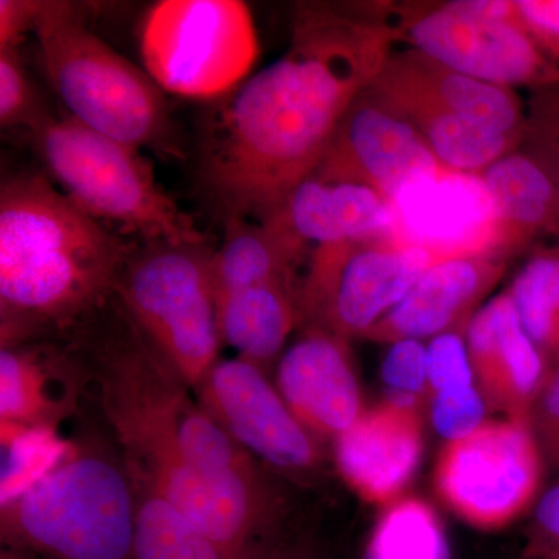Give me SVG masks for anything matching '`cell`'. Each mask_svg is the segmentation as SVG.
Wrapping results in <instances>:
<instances>
[{"label": "cell", "mask_w": 559, "mask_h": 559, "mask_svg": "<svg viewBox=\"0 0 559 559\" xmlns=\"http://www.w3.org/2000/svg\"><path fill=\"white\" fill-rule=\"evenodd\" d=\"M395 43L380 7H297L288 50L219 98L202 134L200 182L224 221L278 215Z\"/></svg>", "instance_id": "6da1fadb"}, {"label": "cell", "mask_w": 559, "mask_h": 559, "mask_svg": "<svg viewBox=\"0 0 559 559\" xmlns=\"http://www.w3.org/2000/svg\"><path fill=\"white\" fill-rule=\"evenodd\" d=\"M127 323L128 336L94 348L103 409L123 462L134 481L171 503L227 558L240 559L263 525L259 484L252 477L210 479L191 468L187 451L207 412Z\"/></svg>", "instance_id": "7a4b0ae2"}, {"label": "cell", "mask_w": 559, "mask_h": 559, "mask_svg": "<svg viewBox=\"0 0 559 559\" xmlns=\"http://www.w3.org/2000/svg\"><path fill=\"white\" fill-rule=\"evenodd\" d=\"M132 246L39 175L0 187L2 347L68 330L114 296Z\"/></svg>", "instance_id": "3957f363"}, {"label": "cell", "mask_w": 559, "mask_h": 559, "mask_svg": "<svg viewBox=\"0 0 559 559\" xmlns=\"http://www.w3.org/2000/svg\"><path fill=\"white\" fill-rule=\"evenodd\" d=\"M35 36L47 79L69 117L131 148L178 154L167 95L145 68L87 27L80 5L44 0Z\"/></svg>", "instance_id": "277c9868"}, {"label": "cell", "mask_w": 559, "mask_h": 559, "mask_svg": "<svg viewBox=\"0 0 559 559\" xmlns=\"http://www.w3.org/2000/svg\"><path fill=\"white\" fill-rule=\"evenodd\" d=\"M135 522L127 463L81 448L0 511L5 547L46 559H134Z\"/></svg>", "instance_id": "5b68a950"}, {"label": "cell", "mask_w": 559, "mask_h": 559, "mask_svg": "<svg viewBox=\"0 0 559 559\" xmlns=\"http://www.w3.org/2000/svg\"><path fill=\"white\" fill-rule=\"evenodd\" d=\"M31 134L55 186L92 218L142 241L209 242L189 213L162 189L142 151L69 116L51 114Z\"/></svg>", "instance_id": "8992f818"}, {"label": "cell", "mask_w": 559, "mask_h": 559, "mask_svg": "<svg viewBox=\"0 0 559 559\" xmlns=\"http://www.w3.org/2000/svg\"><path fill=\"white\" fill-rule=\"evenodd\" d=\"M132 246L114 288L123 318L191 390L218 362V307L210 242Z\"/></svg>", "instance_id": "52a82bcc"}, {"label": "cell", "mask_w": 559, "mask_h": 559, "mask_svg": "<svg viewBox=\"0 0 559 559\" xmlns=\"http://www.w3.org/2000/svg\"><path fill=\"white\" fill-rule=\"evenodd\" d=\"M140 53L165 94L218 100L250 76L259 38L240 0H162L143 17Z\"/></svg>", "instance_id": "ba28073f"}, {"label": "cell", "mask_w": 559, "mask_h": 559, "mask_svg": "<svg viewBox=\"0 0 559 559\" xmlns=\"http://www.w3.org/2000/svg\"><path fill=\"white\" fill-rule=\"evenodd\" d=\"M547 471L532 423L502 417L447 441L433 485L460 521L480 532H498L535 507Z\"/></svg>", "instance_id": "9c48e42d"}, {"label": "cell", "mask_w": 559, "mask_h": 559, "mask_svg": "<svg viewBox=\"0 0 559 559\" xmlns=\"http://www.w3.org/2000/svg\"><path fill=\"white\" fill-rule=\"evenodd\" d=\"M433 264L393 234L316 246L300 278L301 329L364 337Z\"/></svg>", "instance_id": "30bf717a"}, {"label": "cell", "mask_w": 559, "mask_h": 559, "mask_svg": "<svg viewBox=\"0 0 559 559\" xmlns=\"http://www.w3.org/2000/svg\"><path fill=\"white\" fill-rule=\"evenodd\" d=\"M384 17L411 49L465 75L535 91L559 84L557 66L518 25L476 16L455 2L388 9Z\"/></svg>", "instance_id": "8fae6325"}, {"label": "cell", "mask_w": 559, "mask_h": 559, "mask_svg": "<svg viewBox=\"0 0 559 559\" xmlns=\"http://www.w3.org/2000/svg\"><path fill=\"white\" fill-rule=\"evenodd\" d=\"M194 392L202 409L264 468L305 479L322 466L320 440L257 364L219 359Z\"/></svg>", "instance_id": "7c38bea8"}, {"label": "cell", "mask_w": 559, "mask_h": 559, "mask_svg": "<svg viewBox=\"0 0 559 559\" xmlns=\"http://www.w3.org/2000/svg\"><path fill=\"white\" fill-rule=\"evenodd\" d=\"M450 171L423 135L369 90L349 106L312 175L362 183L392 202L419 180Z\"/></svg>", "instance_id": "4fadbf2b"}, {"label": "cell", "mask_w": 559, "mask_h": 559, "mask_svg": "<svg viewBox=\"0 0 559 559\" xmlns=\"http://www.w3.org/2000/svg\"><path fill=\"white\" fill-rule=\"evenodd\" d=\"M392 234L437 263L496 259L498 221L480 176L443 171L407 187L393 201Z\"/></svg>", "instance_id": "5bb4252c"}, {"label": "cell", "mask_w": 559, "mask_h": 559, "mask_svg": "<svg viewBox=\"0 0 559 559\" xmlns=\"http://www.w3.org/2000/svg\"><path fill=\"white\" fill-rule=\"evenodd\" d=\"M425 452L419 401L388 396L367 407L352 428L334 440L342 479L364 502L385 507L404 498Z\"/></svg>", "instance_id": "9a60e30c"}, {"label": "cell", "mask_w": 559, "mask_h": 559, "mask_svg": "<svg viewBox=\"0 0 559 559\" xmlns=\"http://www.w3.org/2000/svg\"><path fill=\"white\" fill-rule=\"evenodd\" d=\"M275 388L319 440H336L367 409L348 341L318 326L280 356Z\"/></svg>", "instance_id": "2e32d148"}, {"label": "cell", "mask_w": 559, "mask_h": 559, "mask_svg": "<svg viewBox=\"0 0 559 559\" xmlns=\"http://www.w3.org/2000/svg\"><path fill=\"white\" fill-rule=\"evenodd\" d=\"M465 340L477 388L489 409L530 421L550 364L522 329L509 289L474 312Z\"/></svg>", "instance_id": "e0dca14e"}, {"label": "cell", "mask_w": 559, "mask_h": 559, "mask_svg": "<svg viewBox=\"0 0 559 559\" xmlns=\"http://www.w3.org/2000/svg\"><path fill=\"white\" fill-rule=\"evenodd\" d=\"M506 271V260L481 257L433 264L364 340L393 344L432 340L447 331L466 330L477 305L498 285Z\"/></svg>", "instance_id": "ac0fdd59"}, {"label": "cell", "mask_w": 559, "mask_h": 559, "mask_svg": "<svg viewBox=\"0 0 559 559\" xmlns=\"http://www.w3.org/2000/svg\"><path fill=\"white\" fill-rule=\"evenodd\" d=\"M369 91L381 98L428 103L514 138H524L527 109L513 87L465 75L415 49L393 50Z\"/></svg>", "instance_id": "d6986e66"}, {"label": "cell", "mask_w": 559, "mask_h": 559, "mask_svg": "<svg viewBox=\"0 0 559 559\" xmlns=\"http://www.w3.org/2000/svg\"><path fill=\"white\" fill-rule=\"evenodd\" d=\"M79 367L64 356L25 344L0 352L2 443L31 430H51L75 409Z\"/></svg>", "instance_id": "ffe728a7"}, {"label": "cell", "mask_w": 559, "mask_h": 559, "mask_svg": "<svg viewBox=\"0 0 559 559\" xmlns=\"http://www.w3.org/2000/svg\"><path fill=\"white\" fill-rule=\"evenodd\" d=\"M310 248L392 234V202L362 183L311 175L300 182L277 216Z\"/></svg>", "instance_id": "44dd1931"}, {"label": "cell", "mask_w": 559, "mask_h": 559, "mask_svg": "<svg viewBox=\"0 0 559 559\" xmlns=\"http://www.w3.org/2000/svg\"><path fill=\"white\" fill-rule=\"evenodd\" d=\"M480 179L498 221L496 257L509 259L535 238L559 229V187L518 150L492 164Z\"/></svg>", "instance_id": "7402d4cb"}, {"label": "cell", "mask_w": 559, "mask_h": 559, "mask_svg": "<svg viewBox=\"0 0 559 559\" xmlns=\"http://www.w3.org/2000/svg\"><path fill=\"white\" fill-rule=\"evenodd\" d=\"M224 238L213 252L212 272L218 301L231 294L277 282L299 278L310 246L305 245L277 218L224 221Z\"/></svg>", "instance_id": "603a6c76"}, {"label": "cell", "mask_w": 559, "mask_h": 559, "mask_svg": "<svg viewBox=\"0 0 559 559\" xmlns=\"http://www.w3.org/2000/svg\"><path fill=\"white\" fill-rule=\"evenodd\" d=\"M301 323L300 278L264 283L218 301L221 344L261 369L283 355Z\"/></svg>", "instance_id": "cb8c5ba5"}, {"label": "cell", "mask_w": 559, "mask_h": 559, "mask_svg": "<svg viewBox=\"0 0 559 559\" xmlns=\"http://www.w3.org/2000/svg\"><path fill=\"white\" fill-rule=\"evenodd\" d=\"M371 95L411 121L447 170L479 176L502 157L520 150V138L450 110L411 98Z\"/></svg>", "instance_id": "d4e9b609"}, {"label": "cell", "mask_w": 559, "mask_h": 559, "mask_svg": "<svg viewBox=\"0 0 559 559\" xmlns=\"http://www.w3.org/2000/svg\"><path fill=\"white\" fill-rule=\"evenodd\" d=\"M360 559H452L451 544L437 510L406 495L381 509Z\"/></svg>", "instance_id": "484cf974"}, {"label": "cell", "mask_w": 559, "mask_h": 559, "mask_svg": "<svg viewBox=\"0 0 559 559\" xmlns=\"http://www.w3.org/2000/svg\"><path fill=\"white\" fill-rule=\"evenodd\" d=\"M134 484L138 489L134 559H227L218 546L171 503L138 481Z\"/></svg>", "instance_id": "4316f807"}, {"label": "cell", "mask_w": 559, "mask_h": 559, "mask_svg": "<svg viewBox=\"0 0 559 559\" xmlns=\"http://www.w3.org/2000/svg\"><path fill=\"white\" fill-rule=\"evenodd\" d=\"M511 299L522 329L544 358L559 362V255L532 257L510 285Z\"/></svg>", "instance_id": "83f0119b"}, {"label": "cell", "mask_w": 559, "mask_h": 559, "mask_svg": "<svg viewBox=\"0 0 559 559\" xmlns=\"http://www.w3.org/2000/svg\"><path fill=\"white\" fill-rule=\"evenodd\" d=\"M50 116L20 49L0 50V127H20L31 132Z\"/></svg>", "instance_id": "f1b7e54d"}, {"label": "cell", "mask_w": 559, "mask_h": 559, "mask_svg": "<svg viewBox=\"0 0 559 559\" xmlns=\"http://www.w3.org/2000/svg\"><path fill=\"white\" fill-rule=\"evenodd\" d=\"M520 151L559 187V84L533 92Z\"/></svg>", "instance_id": "f546056e"}, {"label": "cell", "mask_w": 559, "mask_h": 559, "mask_svg": "<svg viewBox=\"0 0 559 559\" xmlns=\"http://www.w3.org/2000/svg\"><path fill=\"white\" fill-rule=\"evenodd\" d=\"M488 411L487 400L477 385L430 395V421L444 443L479 429L487 421Z\"/></svg>", "instance_id": "4dcf8cb0"}, {"label": "cell", "mask_w": 559, "mask_h": 559, "mask_svg": "<svg viewBox=\"0 0 559 559\" xmlns=\"http://www.w3.org/2000/svg\"><path fill=\"white\" fill-rule=\"evenodd\" d=\"M462 330L447 331L426 345L429 396L447 390L477 385L468 345Z\"/></svg>", "instance_id": "1f68e13d"}, {"label": "cell", "mask_w": 559, "mask_h": 559, "mask_svg": "<svg viewBox=\"0 0 559 559\" xmlns=\"http://www.w3.org/2000/svg\"><path fill=\"white\" fill-rule=\"evenodd\" d=\"M389 345L381 366V378L389 389V396L419 401L429 395L426 345L412 340Z\"/></svg>", "instance_id": "d6a6232c"}, {"label": "cell", "mask_w": 559, "mask_h": 559, "mask_svg": "<svg viewBox=\"0 0 559 559\" xmlns=\"http://www.w3.org/2000/svg\"><path fill=\"white\" fill-rule=\"evenodd\" d=\"M530 423L538 439L547 469L559 473V362L550 367Z\"/></svg>", "instance_id": "836d02e7"}, {"label": "cell", "mask_w": 559, "mask_h": 559, "mask_svg": "<svg viewBox=\"0 0 559 559\" xmlns=\"http://www.w3.org/2000/svg\"><path fill=\"white\" fill-rule=\"evenodd\" d=\"M521 27L559 69V0L516 2Z\"/></svg>", "instance_id": "e575fe53"}, {"label": "cell", "mask_w": 559, "mask_h": 559, "mask_svg": "<svg viewBox=\"0 0 559 559\" xmlns=\"http://www.w3.org/2000/svg\"><path fill=\"white\" fill-rule=\"evenodd\" d=\"M43 0H0V50L20 49L38 27Z\"/></svg>", "instance_id": "d590c367"}, {"label": "cell", "mask_w": 559, "mask_h": 559, "mask_svg": "<svg viewBox=\"0 0 559 559\" xmlns=\"http://www.w3.org/2000/svg\"><path fill=\"white\" fill-rule=\"evenodd\" d=\"M533 546L559 549V484L544 489L533 507Z\"/></svg>", "instance_id": "8d00e7d4"}, {"label": "cell", "mask_w": 559, "mask_h": 559, "mask_svg": "<svg viewBox=\"0 0 559 559\" xmlns=\"http://www.w3.org/2000/svg\"><path fill=\"white\" fill-rule=\"evenodd\" d=\"M253 559H323L314 536L285 533L282 528L266 540Z\"/></svg>", "instance_id": "74e56055"}, {"label": "cell", "mask_w": 559, "mask_h": 559, "mask_svg": "<svg viewBox=\"0 0 559 559\" xmlns=\"http://www.w3.org/2000/svg\"><path fill=\"white\" fill-rule=\"evenodd\" d=\"M530 555L535 559H559V549L530 544Z\"/></svg>", "instance_id": "f35d334b"}, {"label": "cell", "mask_w": 559, "mask_h": 559, "mask_svg": "<svg viewBox=\"0 0 559 559\" xmlns=\"http://www.w3.org/2000/svg\"><path fill=\"white\" fill-rule=\"evenodd\" d=\"M0 559H32V555L24 554V551L7 549L2 550V555H0Z\"/></svg>", "instance_id": "ab89813d"}]
</instances>
